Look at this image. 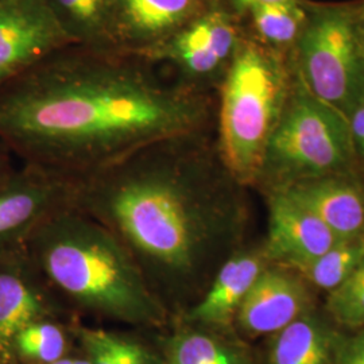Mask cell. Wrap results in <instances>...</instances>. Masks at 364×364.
I'll return each instance as SVG.
<instances>
[{
	"mask_svg": "<svg viewBox=\"0 0 364 364\" xmlns=\"http://www.w3.org/2000/svg\"><path fill=\"white\" fill-rule=\"evenodd\" d=\"M207 92L139 55L69 45L0 84V141L27 166L78 180L147 144L204 132Z\"/></svg>",
	"mask_w": 364,
	"mask_h": 364,
	"instance_id": "1",
	"label": "cell"
},
{
	"mask_svg": "<svg viewBox=\"0 0 364 364\" xmlns=\"http://www.w3.org/2000/svg\"><path fill=\"white\" fill-rule=\"evenodd\" d=\"M205 131L147 144L75 180L72 205L130 251L156 297L181 308L230 216L215 191Z\"/></svg>",
	"mask_w": 364,
	"mask_h": 364,
	"instance_id": "2",
	"label": "cell"
},
{
	"mask_svg": "<svg viewBox=\"0 0 364 364\" xmlns=\"http://www.w3.org/2000/svg\"><path fill=\"white\" fill-rule=\"evenodd\" d=\"M30 259L65 296L92 313L135 326H161L169 311L130 251L103 224L69 204L25 243Z\"/></svg>",
	"mask_w": 364,
	"mask_h": 364,
	"instance_id": "3",
	"label": "cell"
},
{
	"mask_svg": "<svg viewBox=\"0 0 364 364\" xmlns=\"http://www.w3.org/2000/svg\"><path fill=\"white\" fill-rule=\"evenodd\" d=\"M294 78V63L287 61V53L245 33L218 87V150L239 185L258 182L266 147L287 107Z\"/></svg>",
	"mask_w": 364,
	"mask_h": 364,
	"instance_id": "4",
	"label": "cell"
},
{
	"mask_svg": "<svg viewBox=\"0 0 364 364\" xmlns=\"http://www.w3.org/2000/svg\"><path fill=\"white\" fill-rule=\"evenodd\" d=\"M356 158L348 119L312 95L296 72L287 107L266 147L258 182L275 189L350 174Z\"/></svg>",
	"mask_w": 364,
	"mask_h": 364,
	"instance_id": "5",
	"label": "cell"
},
{
	"mask_svg": "<svg viewBox=\"0 0 364 364\" xmlns=\"http://www.w3.org/2000/svg\"><path fill=\"white\" fill-rule=\"evenodd\" d=\"M294 46V68L309 92L348 119L364 100L362 7L308 6Z\"/></svg>",
	"mask_w": 364,
	"mask_h": 364,
	"instance_id": "6",
	"label": "cell"
},
{
	"mask_svg": "<svg viewBox=\"0 0 364 364\" xmlns=\"http://www.w3.org/2000/svg\"><path fill=\"white\" fill-rule=\"evenodd\" d=\"M245 33L243 21L225 0H210L203 13L144 58L168 66L183 87L209 93L225 76Z\"/></svg>",
	"mask_w": 364,
	"mask_h": 364,
	"instance_id": "7",
	"label": "cell"
},
{
	"mask_svg": "<svg viewBox=\"0 0 364 364\" xmlns=\"http://www.w3.org/2000/svg\"><path fill=\"white\" fill-rule=\"evenodd\" d=\"M75 180L25 166L0 183V262L25 247L28 236L57 209L72 204Z\"/></svg>",
	"mask_w": 364,
	"mask_h": 364,
	"instance_id": "8",
	"label": "cell"
},
{
	"mask_svg": "<svg viewBox=\"0 0 364 364\" xmlns=\"http://www.w3.org/2000/svg\"><path fill=\"white\" fill-rule=\"evenodd\" d=\"M69 45L45 0L0 3V84Z\"/></svg>",
	"mask_w": 364,
	"mask_h": 364,
	"instance_id": "9",
	"label": "cell"
},
{
	"mask_svg": "<svg viewBox=\"0 0 364 364\" xmlns=\"http://www.w3.org/2000/svg\"><path fill=\"white\" fill-rule=\"evenodd\" d=\"M205 0H111L109 41L114 50L144 55L208 6Z\"/></svg>",
	"mask_w": 364,
	"mask_h": 364,
	"instance_id": "10",
	"label": "cell"
},
{
	"mask_svg": "<svg viewBox=\"0 0 364 364\" xmlns=\"http://www.w3.org/2000/svg\"><path fill=\"white\" fill-rule=\"evenodd\" d=\"M269 234L263 258L297 270L340 240L309 209L279 189H270Z\"/></svg>",
	"mask_w": 364,
	"mask_h": 364,
	"instance_id": "11",
	"label": "cell"
},
{
	"mask_svg": "<svg viewBox=\"0 0 364 364\" xmlns=\"http://www.w3.org/2000/svg\"><path fill=\"white\" fill-rule=\"evenodd\" d=\"M309 302L301 275L282 266L263 269L248 290L236 318L248 335L277 333L308 313Z\"/></svg>",
	"mask_w": 364,
	"mask_h": 364,
	"instance_id": "12",
	"label": "cell"
},
{
	"mask_svg": "<svg viewBox=\"0 0 364 364\" xmlns=\"http://www.w3.org/2000/svg\"><path fill=\"white\" fill-rule=\"evenodd\" d=\"M309 209L338 239L364 235V188L350 174L275 188Z\"/></svg>",
	"mask_w": 364,
	"mask_h": 364,
	"instance_id": "13",
	"label": "cell"
},
{
	"mask_svg": "<svg viewBox=\"0 0 364 364\" xmlns=\"http://www.w3.org/2000/svg\"><path fill=\"white\" fill-rule=\"evenodd\" d=\"M263 257L257 254H235L215 274L201 299L188 312V321L205 326H228L247 296L248 290L263 267Z\"/></svg>",
	"mask_w": 364,
	"mask_h": 364,
	"instance_id": "14",
	"label": "cell"
},
{
	"mask_svg": "<svg viewBox=\"0 0 364 364\" xmlns=\"http://www.w3.org/2000/svg\"><path fill=\"white\" fill-rule=\"evenodd\" d=\"M7 259V258H6ZM0 262V353L14 346L16 335L41 321L45 301L22 267Z\"/></svg>",
	"mask_w": 364,
	"mask_h": 364,
	"instance_id": "15",
	"label": "cell"
},
{
	"mask_svg": "<svg viewBox=\"0 0 364 364\" xmlns=\"http://www.w3.org/2000/svg\"><path fill=\"white\" fill-rule=\"evenodd\" d=\"M338 338L309 313L275 333L270 364H333Z\"/></svg>",
	"mask_w": 364,
	"mask_h": 364,
	"instance_id": "16",
	"label": "cell"
},
{
	"mask_svg": "<svg viewBox=\"0 0 364 364\" xmlns=\"http://www.w3.org/2000/svg\"><path fill=\"white\" fill-rule=\"evenodd\" d=\"M45 1L72 45L95 49H112L109 41L111 0Z\"/></svg>",
	"mask_w": 364,
	"mask_h": 364,
	"instance_id": "17",
	"label": "cell"
},
{
	"mask_svg": "<svg viewBox=\"0 0 364 364\" xmlns=\"http://www.w3.org/2000/svg\"><path fill=\"white\" fill-rule=\"evenodd\" d=\"M306 16L308 10L299 0L255 7L242 21H247L246 31L251 37L278 52L287 53V49H294L306 23Z\"/></svg>",
	"mask_w": 364,
	"mask_h": 364,
	"instance_id": "18",
	"label": "cell"
},
{
	"mask_svg": "<svg viewBox=\"0 0 364 364\" xmlns=\"http://www.w3.org/2000/svg\"><path fill=\"white\" fill-rule=\"evenodd\" d=\"M364 255V235L340 239L311 263L293 270L313 287L332 291L356 269Z\"/></svg>",
	"mask_w": 364,
	"mask_h": 364,
	"instance_id": "19",
	"label": "cell"
},
{
	"mask_svg": "<svg viewBox=\"0 0 364 364\" xmlns=\"http://www.w3.org/2000/svg\"><path fill=\"white\" fill-rule=\"evenodd\" d=\"M173 364H247L237 352L204 332L185 331L170 343Z\"/></svg>",
	"mask_w": 364,
	"mask_h": 364,
	"instance_id": "20",
	"label": "cell"
},
{
	"mask_svg": "<svg viewBox=\"0 0 364 364\" xmlns=\"http://www.w3.org/2000/svg\"><path fill=\"white\" fill-rule=\"evenodd\" d=\"M326 309L341 326L364 328V255L351 275L329 291Z\"/></svg>",
	"mask_w": 364,
	"mask_h": 364,
	"instance_id": "21",
	"label": "cell"
},
{
	"mask_svg": "<svg viewBox=\"0 0 364 364\" xmlns=\"http://www.w3.org/2000/svg\"><path fill=\"white\" fill-rule=\"evenodd\" d=\"M14 346L25 358L52 364L63 359L65 338L58 326L41 320L23 328L14 340Z\"/></svg>",
	"mask_w": 364,
	"mask_h": 364,
	"instance_id": "22",
	"label": "cell"
},
{
	"mask_svg": "<svg viewBox=\"0 0 364 364\" xmlns=\"http://www.w3.org/2000/svg\"><path fill=\"white\" fill-rule=\"evenodd\" d=\"M81 338L90 363L117 364V336L105 331L84 329Z\"/></svg>",
	"mask_w": 364,
	"mask_h": 364,
	"instance_id": "23",
	"label": "cell"
},
{
	"mask_svg": "<svg viewBox=\"0 0 364 364\" xmlns=\"http://www.w3.org/2000/svg\"><path fill=\"white\" fill-rule=\"evenodd\" d=\"M333 364H364V328L348 340H338Z\"/></svg>",
	"mask_w": 364,
	"mask_h": 364,
	"instance_id": "24",
	"label": "cell"
},
{
	"mask_svg": "<svg viewBox=\"0 0 364 364\" xmlns=\"http://www.w3.org/2000/svg\"><path fill=\"white\" fill-rule=\"evenodd\" d=\"M117 364H149V358L141 346L117 338Z\"/></svg>",
	"mask_w": 364,
	"mask_h": 364,
	"instance_id": "25",
	"label": "cell"
},
{
	"mask_svg": "<svg viewBox=\"0 0 364 364\" xmlns=\"http://www.w3.org/2000/svg\"><path fill=\"white\" fill-rule=\"evenodd\" d=\"M348 123L356 156H360L364 162V100L352 111Z\"/></svg>",
	"mask_w": 364,
	"mask_h": 364,
	"instance_id": "26",
	"label": "cell"
},
{
	"mask_svg": "<svg viewBox=\"0 0 364 364\" xmlns=\"http://www.w3.org/2000/svg\"><path fill=\"white\" fill-rule=\"evenodd\" d=\"M232 13L243 19L246 14L255 9V7H262V6H273V4H287V3H296L299 0H225Z\"/></svg>",
	"mask_w": 364,
	"mask_h": 364,
	"instance_id": "27",
	"label": "cell"
},
{
	"mask_svg": "<svg viewBox=\"0 0 364 364\" xmlns=\"http://www.w3.org/2000/svg\"><path fill=\"white\" fill-rule=\"evenodd\" d=\"M9 153H10V150L6 147V144L0 141V183L6 181L15 171L11 168Z\"/></svg>",
	"mask_w": 364,
	"mask_h": 364,
	"instance_id": "28",
	"label": "cell"
},
{
	"mask_svg": "<svg viewBox=\"0 0 364 364\" xmlns=\"http://www.w3.org/2000/svg\"><path fill=\"white\" fill-rule=\"evenodd\" d=\"M360 41H362L364 55V7H362V15H360Z\"/></svg>",
	"mask_w": 364,
	"mask_h": 364,
	"instance_id": "29",
	"label": "cell"
},
{
	"mask_svg": "<svg viewBox=\"0 0 364 364\" xmlns=\"http://www.w3.org/2000/svg\"><path fill=\"white\" fill-rule=\"evenodd\" d=\"M73 363V359H60L57 362H54L52 364H72Z\"/></svg>",
	"mask_w": 364,
	"mask_h": 364,
	"instance_id": "30",
	"label": "cell"
},
{
	"mask_svg": "<svg viewBox=\"0 0 364 364\" xmlns=\"http://www.w3.org/2000/svg\"><path fill=\"white\" fill-rule=\"evenodd\" d=\"M72 364H91L88 360H73Z\"/></svg>",
	"mask_w": 364,
	"mask_h": 364,
	"instance_id": "31",
	"label": "cell"
},
{
	"mask_svg": "<svg viewBox=\"0 0 364 364\" xmlns=\"http://www.w3.org/2000/svg\"><path fill=\"white\" fill-rule=\"evenodd\" d=\"M4 1H13V0H0V3H4Z\"/></svg>",
	"mask_w": 364,
	"mask_h": 364,
	"instance_id": "32",
	"label": "cell"
},
{
	"mask_svg": "<svg viewBox=\"0 0 364 364\" xmlns=\"http://www.w3.org/2000/svg\"><path fill=\"white\" fill-rule=\"evenodd\" d=\"M205 1H210V0H205Z\"/></svg>",
	"mask_w": 364,
	"mask_h": 364,
	"instance_id": "33",
	"label": "cell"
},
{
	"mask_svg": "<svg viewBox=\"0 0 364 364\" xmlns=\"http://www.w3.org/2000/svg\"><path fill=\"white\" fill-rule=\"evenodd\" d=\"M168 364H173V363H171V362H169V363H168Z\"/></svg>",
	"mask_w": 364,
	"mask_h": 364,
	"instance_id": "34",
	"label": "cell"
}]
</instances>
